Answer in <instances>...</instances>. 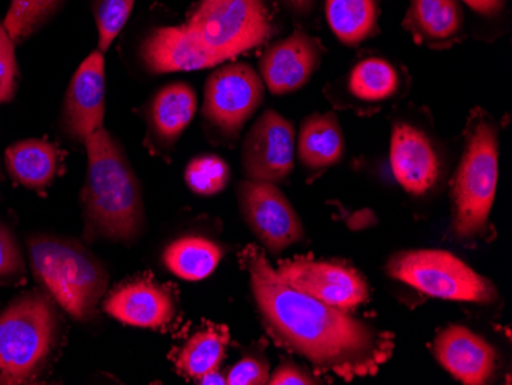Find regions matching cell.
<instances>
[{
    "instance_id": "14",
    "label": "cell",
    "mask_w": 512,
    "mask_h": 385,
    "mask_svg": "<svg viewBox=\"0 0 512 385\" xmlns=\"http://www.w3.org/2000/svg\"><path fill=\"white\" fill-rule=\"evenodd\" d=\"M322 53L321 40L298 28L286 39L272 43L261 57L264 86L275 96L299 91L318 71Z\"/></svg>"
},
{
    "instance_id": "24",
    "label": "cell",
    "mask_w": 512,
    "mask_h": 385,
    "mask_svg": "<svg viewBox=\"0 0 512 385\" xmlns=\"http://www.w3.org/2000/svg\"><path fill=\"white\" fill-rule=\"evenodd\" d=\"M401 74L396 66L382 57H367L353 66L345 86L353 99L367 105H381L398 96Z\"/></svg>"
},
{
    "instance_id": "19",
    "label": "cell",
    "mask_w": 512,
    "mask_h": 385,
    "mask_svg": "<svg viewBox=\"0 0 512 385\" xmlns=\"http://www.w3.org/2000/svg\"><path fill=\"white\" fill-rule=\"evenodd\" d=\"M296 152L302 168L313 174H321L341 163L345 140L335 112H316L302 122Z\"/></svg>"
},
{
    "instance_id": "16",
    "label": "cell",
    "mask_w": 512,
    "mask_h": 385,
    "mask_svg": "<svg viewBox=\"0 0 512 385\" xmlns=\"http://www.w3.org/2000/svg\"><path fill=\"white\" fill-rule=\"evenodd\" d=\"M433 352L440 366L462 384H486L496 373V350L467 327L448 326L440 330Z\"/></svg>"
},
{
    "instance_id": "21",
    "label": "cell",
    "mask_w": 512,
    "mask_h": 385,
    "mask_svg": "<svg viewBox=\"0 0 512 385\" xmlns=\"http://www.w3.org/2000/svg\"><path fill=\"white\" fill-rule=\"evenodd\" d=\"M229 343L230 333L226 326L209 324L189 336L172 353L171 359L181 376L198 382L207 373L221 367Z\"/></svg>"
},
{
    "instance_id": "5",
    "label": "cell",
    "mask_w": 512,
    "mask_h": 385,
    "mask_svg": "<svg viewBox=\"0 0 512 385\" xmlns=\"http://www.w3.org/2000/svg\"><path fill=\"white\" fill-rule=\"evenodd\" d=\"M27 244L34 278L59 309L79 323L97 320L109 287L105 264L71 238L36 234Z\"/></svg>"
},
{
    "instance_id": "9",
    "label": "cell",
    "mask_w": 512,
    "mask_h": 385,
    "mask_svg": "<svg viewBox=\"0 0 512 385\" xmlns=\"http://www.w3.org/2000/svg\"><path fill=\"white\" fill-rule=\"evenodd\" d=\"M276 272L299 292L348 312L370 300L367 281L344 261L295 257L279 261Z\"/></svg>"
},
{
    "instance_id": "27",
    "label": "cell",
    "mask_w": 512,
    "mask_h": 385,
    "mask_svg": "<svg viewBox=\"0 0 512 385\" xmlns=\"http://www.w3.org/2000/svg\"><path fill=\"white\" fill-rule=\"evenodd\" d=\"M135 0H96L92 13L96 20L97 50L105 54L111 48L120 31L128 24Z\"/></svg>"
},
{
    "instance_id": "20",
    "label": "cell",
    "mask_w": 512,
    "mask_h": 385,
    "mask_svg": "<svg viewBox=\"0 0 512 385\" xmlns=\"http://www.w3.org/2000/svg\"><path fill=\"white\" fill-rule=\"evenodd\" d=\"M59 148L42 139H27L13 143L5 151V166L17 185L40 192L53 185L60 168Z\"/></svg>"
},
{
    "instance_id": "3",
    "label": "cell",
    "mask_w": 512,
    "mask_h": 385,
    "mask_svg": "<svg viewBox=\"0 0 512 385\" xmlns=\"http://www.w3.org/2000/svg\"><path fill=\"white\" fill-rule=\"evenodd\" d=\"M88 155L82 201L88 243L132 244L145 231L142 185L117 137L99 129L85 143Z\"/></svg>"
},
{
    "instance_id": "33",
    "label": "cell",
    "mask_w": 512,
    "mask_h": 385,
    "mask_svg": "<svg viewBox=\"0 0 512 385\" xmlns=\"http://www.w3.org/2000/svg\"><path fill=\"white\" fill-rule=\"evenodd\" d=\"M470 7L474 13L483 17H496L505 11L506 0H459Z\"/></svg>"
},
{
    "instance_id": "35",
    "label": "cell",
    "mask_w": 512,
    "mask_h": 385,
    "mask_svg": "<svg viewBox=\"0 0 512 385\" xmlns=\"http://www.w3.org/2000/svg\"><path fill=\"white\" fill-rule=\"evenodd\" d=\"M0 183H2V172H0Z\"/></svg>"
},
{
    "instance_id": "26",
    "label": "cell",
    "mask_w": 512,
    "mask_h": 385,
    "mask_svg": "<svg viewBox=\"0 0 512 385\" xmlns=\"http://www.w3.org/2000/svg\"><path fill=\"white\" fill-rule=\"evenodd\" d=\"M230 180L229 165L214 154L192 158L184 169V181L194 194L214 197L226 189Z\"/></svg>"
},
{
    "instance_id": "25",
    "label": "cell",
    "mask_w": 512,
    "mask_h": 385,
    "mask_svg": "<svg viewBox=\"0 0 512 385\" xmlns=\"http://www.w3.org/2000/svg\"><path fill=\"white\" fill-rule=\"evenodd\" d=\"M66 0H11L5 14V30L16 45L39 33L65 5Z\"/></svg>"
},
{
    "instance_id": "6",
    "label": "cell",
    "mask_w": 512,
    "mask_h": 385,
    "mask_svg": "<svg viewBox=\"0 0 512 385\" xmlns=\"http://www.w3.org/2000/svg\"><path fill=\"white\" fill-rule=\"evenodd\" d=\"M499 180V137L493 120L474 112L465 146L451 181V232L460 241L483 240L491 234L490 215Z\"/></svg>"
},
{
    "instance_id": "22",
    "label": "cell",
    "mask_w": 512,
    "mask_h": 385,
    "mask_svg": "<svg viewBox=\"0 0 512 385\" xmlns=\"http://www.w3.org/2000/svg\"><path fill=\"white\" fill-rule=\"evenodd\" d=\"M330 30L347 47H358L378 34V0H324Z\"/></svg>"
},
{
    "instance_id": "34",
    "label": "cell",
    "mask_w": 512,
    "mask_h": 385,
    "mask_svg": "<svg viewBox=\"0 0 512 385\" xmlns=\"http://www.w3.org/2000/svg\"><path fill=\"white\" fill-rule=\"evenodd\" d=\"M197 384H227V373L221 372V367H218V369L212 370V372H209L207 373V375H204L203 378H201L200 381L197 382Z\"/></svg>"
},
{
    "instance_id": "18",
    "label": "cell",
    "mask_w": 512,
    "mask_h": 385,
    "mask_svg": "<svg viewBox=\"0 0 512 385\" xmlns=\"http://www.w3.org/2000/svg\"><path fill=\"white\" fill-rule=\"evenodd\" d=\"M404 28L414 42L445 50L463 36L465 14L459 0H410Z\"/></svg>"
},
{
    "instance_id": "17",
    "label": "cell",
    "mask_w": 512,
    "mask_h": 385,
    "mask_svg": "<svg viewBox=\"0 0 512 385\" xmlns=\"http://www.w3.org/2000/svg\"><path fill=\"white\" fill-rule=\"evenodd\" d=\"M197 94L189 83H168L149 100L145 117L152 148L171 151L197 114Z\"/></svg>"
},
{
    "instance_id": "12",
    "label": "cell",
    "mask_w": 512,
    "mask_h": 385,
    "mask_svg": "<svg viewBox=\"0 0 512 385\" xmlns=\"http://www.w3.org/2000/svg\"><path fill=\"white\" fill-rule=\"evenodd\" d=\"M390 165L401 188L413 197L430 194L444 171V160L433 137L408 120H399L391 129Z\"/></svg>"
},
{
    "instance_id": "29",
    "label": "cell",
    "mask_w": 512,
    "mask_h": 385,
    "mask_svg": "<svg viewBox=\"0 0 512 385\" xmlns=\"http://www.w3.org/2000/svg\"><path fill=\"white\" fill-rule=\"evenodd\" d=\"M20 71L16 57V43L0 22V105L10 103L19 88Z\"/></svg>"
},
{
    "instance_id": "15",
    "label": "cell",
    "mask_w": 512,
    "mask_h": 385,
    "mask_svg": "<svg viewBox=\"0 0 512 385\" xmlns=\"http://www.w3.org/2000/svg\"><path fill=\"white\" fill-rule=\"evenodd\" d=\"M103 310L114 320L142 329H165L177 316V301L171 287L151 277L134 278L111 290Z\"/></svg>"
},
{
    "instance_id": "28",
    "label": "cell",
    "mask_w": 512,
    "mask_h": 385,
    "mask_svg": "<svg viewBox=\"0 0 512 385\" xmlns=\"http://www.w3.org/2000/svg\"><path fill=\"white\" fill-rule=\"evenodd\" d=\"M25 278V257L13 229L0 221V286H17Z\"/></svg>"
},
{
    "instance_id": "32",
    "label": "cell",
    "mask_w": 512,
    "mask_h": 385,
    "mask_svg": "<svg viewBox=\"0 0 512 385\" xmlns=\"http://www.w3.org/2000/svg\"><path fill=\"white\" fill-rule=\"evenodd\" d=\"M278 2L293 19L306 20L315 14L318 0H278Z\"/></svg>"
},
{
    "instance_id": "23",
    "label": "cell",
    "mask_w": 512,
    "mask_h": 385,
    "mask_svg": "<svg viewBox=\"0 0 512 385\" xmlns=\"http://www.w3.org/2000/svg\"><path fill=\"white\" fill-rule=\"evenodd\" d=\"M223 260L220 244L204 237H181L163 252L169 272L184 281H201L214 274Z\"/></svg>"
},
{
    "instance_id": "4",
    "label": "cell",
    "mask_w": 512,
    "mask_h": 385,
    "mask_svg": "<svg viewBox=\"0 0 512 385\" xmlns=\"http://www.w3.org/2000/svg\"><path fill=\"white\" fill-rule=\"evenodd\" d=\"M56 301L43 289L20 293L0 312V385L39 381L62 341Z\"/></svg>"
},
{
    "instance_id": "1",
    "label": "cell",
    "mask_w": 512,
    "mask_h": 385,
    "mask_svg": "<svg viewBox=\"0 0 512 385\" xmlns=\"http://www.w3.org/2000/svg\"><path fill=\"white\" fill-rule=\"evenodd\" d=\"M240 263L249 275L253 300L270 338L318 372L345 381L367 378L393 355V333L299 292L279 277L260 247H244Z\"/></svg>"
},
{
    "instance_id": "8",
    "label": "cell",
    "mask_w": 512,
    "mask_h": 385,
    "mask_svg": "<svg viewBox=\"0 0 512 385\" xmlns=\"http://www.w3.org/2000/svg\"><path fill=\"white\" fill-rule=\"evenodd\" d=\"M264 82L244 62L226 63L204 85V126L220 142H237L244 125L264 100Z\"/></svg>"
},
{
    "instance_id": "11",
    "label": "cell",
    "mask_w": 512,
    "mask_h": 385,
    "mask_svg": "<svg viewBox=\"0 0 512 385\" xmlns=\"http://www.w3.org/2000/svg\"><path fill=\"white\" fill-rule=\"evenodd\" d=\"M241 162L247 180L283 183L295 165V129L275 109H267L246 134Z\"/></svg>"
},
{
    "instance_id": "30",
    "label": "cell",
    "mask_w": 512,
    "mask_h": 385,
    "mask_svg": "<svg viewBox=\"0 0 512 385\" xmlns=\"http://www.w3.org/2000/svg\"><path fill=\"white\" fill-rule=\"evenodd\" d=\"M269 379V362L263 356H244L227 372L229 385H264Z\"/></svg>"
},
{
    "instance_id": "31",
    "label": "cell",
    "mask_w": 512,
    "mask_h": 385,
    "mask_svg": "<svg viewBox=\"0 0 512 385\" xmlns=\"http://www.w3.org/2000/svg\"><path fill=\"white\" fill-rule=\"evenodd\" d=\"M270 385H310L318 384V379L309 372L287 361L279 364L275 372L270 375Z\"/></svg>"
},
{
    "instance_id": "2",
    "label": "cell",
    "mask_w": 512,
    "mask_h": 385,
    "mask_svg": "<svg viewBox=\"0 0 512 385\" xmlns=\"http://www.w3.org/2000/svg\"><path fill=\"white\" fill-rule=\"evenodd\" d=\"M273 33L267 0H198L183 24L146 34L140 59L152 76L207 70L261 47Z\"/></svg>"
},
{
    "instance_id": "10",
    "label": "cell",
    "mask_w": 512,
    "mask_h": 385,
    "mask_svg": "<svg viewBox=\"0 0 512 385\" xmlns=\"http://www.w3.org/2000/svg\"><path fill=\"white\" fill-rule=\"evenodd\" d=\"M237 195L247 226L270 254L286 251L306 235L298 212L273 183L246 178L238 185Z\"/></svg>"
},
{
    "instance_id": "7",
    "label": "cell",
    "mask_w": 512,
    "mask_h": 385,
    "mask_svg": "<svg viewBox=\"0 0 512 385\" xmlns=\"http://www.w3.org/2000/svg\"><path fill=\"white\" fill-rule=\"evenodd\" d=\"M387 274L422 295L457 303L491 304L497 290L488 278L456 255L439 249H416L394 254Z\"/></svg>"
},
{
    "instance_id": "13",
    "label": "cell",
    "mask_w": 512,
    "mask_h": 385,
    "mask_svg": "<svg viewBox=\"0 0 512 385\" xmlns=\"http://www.w3.org/2000/svg\"><path fill=\"white\" fill-rule=\"evenodd\" d=\"M106 112L105 57L99 50L89 54L71 77L63 99L60 126L66 137L85 145L103 128Z\"/></svg>"
}]
</instances>
